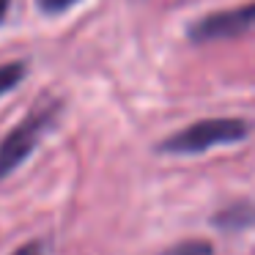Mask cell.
Returning a JSON list of instances; mask_svg holds the SVG:
<instances>
[{"mask_svg":"<svg viewBox=\"0 0 255 255\" xmlns=\"http://www.w3.org/2000/svg\"><path fill=\"white\" fill-rule=\"evenodd\" d=\"M250 132H253V124L244 118H200L162 137L154 151L162 156H198L220 145L242 143L250 137Z\"/></svg>","mask_w":255,"mask_h":255,"instance_id":"obj_1","label":"cell"},{"mask_svg":"<svg viewBox=\"0 0 255 255\" xmlns=\"http://www.w3.org/2000/svg\"><path fill=\"white\" fill-rule=\"evenodd\" d=\"M61 116H63V102L52 99V96H44V99L36 102V107L11 132H6V137L0 140V181H6L8 176H14L17 167L28 156H33V151L39 148L44 134H50L55 129Z\"/></svg>","mask_w":255,"mask_h":255,"instance_id":"obj_2","label":"cell"},{"mask_svg":"<svg viewBox=\"0 0 255 255\" xmlns=\"http://www.w3.org/2000/svg\"><path fill=\"white\" fill-rule=\"evenodd\" d=\"M250 30H255V0L192 19L187 25V39L192 44H211V41L239 39Z\"/></svg>","mask_w":255,"mask_h":255,"instance_id":"obj_3","label":"cell"},{"mask_svg":"<svg viewBox=\"0 0 255 255\" xmlns=\"http://www.w3.org/2000/svg\"><path fill=\"white\" fill-rule=\"evenodd\" d=\"M211 225L225 233H239L255 225V200H236L228 203L211 217Z\"/></svg>","mask_w":255,"mask_h":255,"instance_id":"obj_4","label":"cell"},{"mask_svg":"<svg viewBox=\"0 0 255 255\" xmlns=\"http://www.w3.org/2000/svg\"><path fill=\"white\" fill-rule=\"evenodd\" d=\"M154 255H214V244L209 239H184V242H176Z\"/></svg>","mask_w":255,"mask_h":255,"instance_id":"obj_5","label":"cell"},{"mask_svg":"<svg viewBox=\"0 0 255 255\" xmlns=\"http://www.w3.org/2000/svg\"><path fill=\"white\" fill-rule=\"evenodd\" d=\"M25 72H28V63H25V61L0 63V96L11 94V91L25 80Z\"/></svg>","mask_w":255,"mask_h":255,"instance_id":"obj_6","label":"cell"},{"mask_svg":"<svg viewBox=\"0 0 255 255\" xmlns=\"http://www.w3.org/2000/svg\"><path fill=\"white\" fill-rule=\"evenodd\" d=\"M80 3H83V0H36V8H39L44 17H61V14L72 11Z\"/></svg>","mask_w":255,"mask_h":255,"instance_id":"obj_7","label":"cell"},{"mask_svg":"<svg viewBox=\"0 0 255 255\" xmlns=\"http://www.w3.org/2000/svg\"><path fill=\"white\" fill-rule=\"evenodd\" d=\"M47 239H30V242L19 244L11 255H47Z\"/></svg>","mask_w":255,"mask_h":255,"instance_id":"obj_8","label":"cell"},{"mask_svg":"<svg viewBox=\"0 0 255 255\" xmlns=\"http://www.w3.org/2000/svg\"><path fill=\"white\" fill-rule=\"evenodd\" d=\"M8 8H11V0H0V22H3V19H6Z\"/></svg>","mask_w":255,"mask_h":255,"instance_id":"obj_9","label":"cell"}]
</instances>
